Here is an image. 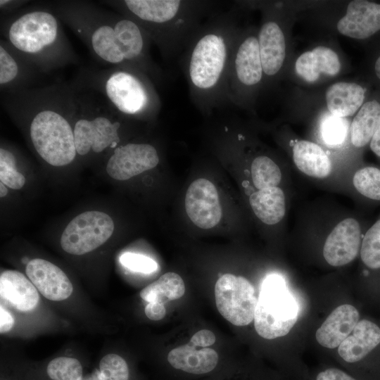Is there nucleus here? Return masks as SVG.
Instances as JSON below:
<instances>
[{"label":"nucleus","mask_w":380,"mask_h":380,"mask_svg":"<svg viewBox=\"0 0 380 380\" xmlns=\"http://www.w3.org/2000/svg\"><path fill=\"white\" fill-rule=\"evenodd\" d=\"M241 30L234 8L215 12L201 25L182 53L181 66L190 99L205 114L229 103L228 71Z\"/></svg>","instance_id":"nucleus-1"},{"label":"nucleus","mask_w":380,"mask_h":380,"mask_svg":"<svg viewBox=\"0 0 380 380\" xmlns=\"http://www.w3.org/2000/svg\"><path fill=\"white\" fill-rule=\"evenodd\" d=\"M124 4L165 60L182 53L201 25L216 12L211 1L127 0Z\"/></svg>","instance_id":"nucleus-2"},{"label":"nucleus","mask_w":380,"mask_h":380,"mask_svg":"<svg viewBox=\"0 0 380 380\" xmlns=\"http://www.w3.org/2000/svg\"><path fill=\"white\" fill-rule=\"evenodd\" d=\"M298 305L284 279L276 274L263 280L254 315L256 332L266 339L286 335L297 322Z\"/></svg>","instance_id":"nucleus-3"},{"label":"nucleus","mask_w":380,"mask_h":380,"mask_svg":"<svg viewBox=\"0 0 380 380\" xmlns=\"http://www.w3.org/2000/svg\"><path fill=\"white\" fill-rule=\"evenodd\" d=\"M265 78L258 32L241 30L231 56L227 76L229 103L247 107Z\"/></svg>","instance_id":"nucleus-4"},{"label":"nucleus","mask_w":380,"mask_h":380,"mask_svg":"<svg viewBox=\"0 0 380 380\" xmlns=\"http://www.w3.org/2000/svg\"><path fill=\"white\" fill-rule=\"evenodd\" d=\"M30 130L34 148L49 164L64 166L74 160L77 153L74 132L61 115L42 110L33 118Z\"/></svg>","instance_id":"nucleus-5"},{"label":"nucleus","mask_w":380,"mask_h":380,"mask_svg":"<svg viewBox=\"0 0 380 380\" xmlns=\"http://www.w3.org/2000/svg\"><path fill=\"white\" fill-rule=\"evenodd\" d=\"M106 91L120 112L139 115L160 110V102L151 86L140 75L130 71L114 72L106 83Z\"/></svg>","instance_id":"nucleus-6"},{"label":"nucleus","mask_w":380,"mask_h":380,"mask_svg":"<svg viewBox=\"0 0 380 380\" xmlns=\"http://www.w3.org/2000/svg\"><path fill=\"white\" fill-rule=\"evenodd\" d=\"M219 312L235 326H246L253 319L258 303L255 289L245 277L232 274L222 275L215 286Z\"/></svg>","instance_id":"nucleus-7"},{"label":"nucleus","mask_w":380,"mask_h":380,"mask_svg":"<svg viewBox=\"0 0 380 380\" xmlns=\"http://www.w3.org/2000/svg\"><path fill=\"white\" fill-rule=\"evenodd\" d=\"M114 222L106 213L87 211L74 217L63 230L60 243L68 253H89L103 244L112 235Z\"/></svg>","instance_id":"nucleus-8"},{"label":"nucleus","mask_w":380,"mask_h":380,"mask_svg":"<svg viewBox=\"0 0 380 380\" xmlns=\"http://www.w3.org/2000/svg\"><path fill=\"white\" fill-rule=\"evenodd\" d=\"M58 23L51 13L35 11L23 15L11 26L8 37L21 51L37 53L52 44L57 36Z\"/></svg>","instance_id":"nucleus-9"},{"label":"nucleus","mask_w":380,"mask_h":380,"mask_svg":"<svg viewBox=\"0 0 380 380\" xmlns=\"http://www.w3.org/2000/svg\"><path fill=\"white\" fill-rule=\"evenodd\" d=\"M156 148L149 144L130 143L116 148L109 158L106 172L116 180H127L151 170L159 163Z\"/></svg>","instance_id":"nucleus-10"},{"label":"nucleus","mask_w":380,"mask_h":380,"mask_svg":"<svg viewBox=\"0 0 380 380\" xmlns=\"http://www.w3.org/2000/svg\"><path fill=\"white\" fill-rule=\"evenodd\" d=\"M185 209L197 227L210 229L217 225L222 217V208L215 186L204 178L194 181L186 193Z\"/></svg>","instance_id":"nucleus-11"},{"label":"nucleus","mask_w":380,"mask_h":380,"mask_svg":"<svg viewBox=\"0 0 380 380\" xmlns=\"http://www.w3.org/2000/svg\"><path fill=\"white\" fill-rule=\"evenodd\" d=\"M361 227L353 217L346 218L335 226L327 236L323 255L331 266L348 264L357 255L362 243Z\"/></svg>","instance_id":"nucleus-12"},{"label":"nucleus","mask_w":380,"mask_h":380,"mask_svg":"<svg viewBox=\"0 0 380 380\" xmlns=\"http://www.w3.org/2000/svg\"><path fill=\"white\" fill-rule=\"evenodd\" d=\"M120 126L118 122H112L101 116L79 120L73 129L77 153L84 156L91 150L100 153L109 146L115 148L120 142Z\"/></svg>","instance_id":"nucleus-13"},{"label":"nucleus","mask_w":380,"mask_h":380,"mask_svg":"<svg viewBox=\"0 0 380 380\" xmlns=\"http://www.w3.org/2000/svg\"><path fill=\"white\" fill-rule=\"evenodd\" d=\"M258 32L259 51L265 78L274 77L281 71L286 56V42L284 30L276 18L265 13Z\"/></svg>","instance_id":"nucleus-14"},{"label":"nucleus","mask_w":380,"mask_h":380,"mask_svg":"<svg viewBox=\"0 0 380 380\" xmlns=\"http://www.w3.org/2000/svg\"><path fill=\"white\" fill-rule=\"evenodd\" d=\"M25 272L36 289L46 298L61 301L67 299L72 293V284L64 272L41 258L30 260Z\"/></svg>","instance_id":"nucleus-15"},{"label":"nucleus","mask_w":380,"mask_h":380,"mask_svg":"<svg viewBox=\"0 0 380 380\" xmlns=\"http://www.w3.org/2000/svg\"><path fill=\"white\" fill-rule=\"evenodd\" d=\"M336 27L340 34L353 39L372 36L380 30V4L365 0L350 1Z\"/></svg>","instance_id":"nucleus-16"},{"label":"nucleus","mask_w":380,"mask_h":380,"mask_svg":"<svg viewBox=\"0 0 380 380\" xmlns=\"http://www.w3.org/2000/svg\"><path fill=\"white\" fill-rule=\"evenodd\" d=\"M341 69V63L336 52L322 45L303 52L295 63L296 75L308 83H315L322 76L334 77Z\"/></svg>","instance_id":"nucleus-17"},{"label":"nucleus","mask_w":380,"mask_h":380,"mask_svg":"<svg viewBox=\"0 0 380 380\" xmlns=\"http://www.w3.org/2000/svg\"><path fill=\"white\" fill-rule=\"evenodd\" d=\"M357 310L349 304H343L333 310L315 334L316 340L322 346L335 348L348 337L357 322Z\"/></svg>","instance_id":"nucleus-18"},{"label":"nucleus","mask_w":380,"mask_h":380,"mask_svg":"<svg viewBox=\"0 0 380 380\" xmlns=\"http://www.w3.org/2000/svg\"><path fill=\"white\" fill-rule=\"evenodd\" d=\"M380 343V328L374 322L362 319L340 344L338 353L344 362L355 364L362 360Z\"/></svg>","instance_id":"nucleus-19"},{"label":"nucleus","mask_w":380,"mask_h":380,"mask_svg":"<svg viewBox=\"0 0 380 380\" xmlns=\"http://www.w3.org/2000/svg\"><path fill=\"white\" fill-rule=\"evenodd\" d=\"M0 295L2 299L21 312L34 310L39 300L32 281L16 270H6L1 274Z\"/></svg>","instance_id":"nucleus-20"},{"label":"nucleus","mask_w":380,"mask_h":380,"mask_svg":"<svg viewBox=\"0 0 380 380\" xmlns=\"http://www.w3.org/2000/svg\"><path fill=\"white\" fill-rule=\"evenodd\" d=\"M167 361L177 369L193 374H203L216 367L218 355L212 348L197 349L188 343L171 350L167 355Z\"/></svg>","instance_id":"nucleus-21"},{"label":"nucleus","mask_w":380,"mask_h":380,"mask_svg":"<svg viewBox=\"0 0 380 380\" xmlns=\"http://www.w3.org/2000/svg\"><path fill=\"white\" fill-rule=\"evenodd\" d=\"M365 97V89L360 84L338 82L330 85L325 93L327 109L331 115L346 118L356 113Z\"/></svg>","instance_id":"nucleus-22"},{"label":"nucleus","mask_w":380,"mask_h":380,"mask_svg":"<svg viewBox=\"0 0 380 380\" xmlns=\"http://www.w3.org/2000/svg\"><path fill=\"white\" fill-rule=\"evenodd\" d=\"M293 160L298 169L308 176L323 179L332 170L331 161L317 144L298 140L292 146Z\"/></svg>","instance_id":"nucleus-23"},{"label":"nucleus","mask_w":380,"mask_h":380,"mask_svg":"<svg viewBox=\"0 0 380 380\" xmlns=\"http://www.w3.org/2000/svg\"><path fill=\"white\" fill-rule=\"evenodd\" d=\"M115 42L127 61L146 63V39L144 30L131 18L118 20L114 26Z\"/></svg>","instance_id":"nucleus-24"},{"label":"nucleus","mask_w":380,"mask_h":380,"mask_svg":"<svg viewBox=\"0 0 380 380\" xmlns=\"http://www.w3.org/2000/svg\"><path fill=\"white\" fill-rule=\"evenodd\" d=\"M249 202L255 215L265 224H277L285 215V195L278 186L253 192L250 196Z\"/></svg>","instance_id":"nucleus-25"},{"label":"nucleus","mask_w":380,"mask_h":380,"mask_svg":"<svg viewBox=\"0 0 380 380\" xmlns=\"http://www.w3.org/2000/svg\"><path fill=\"white\" fill-rule=\"evenodd\" d=\"M380 126V103L372 100L363 103L350 126L351 144L362 148L369 144Z\"/></svg>","instance_id":"nucleus-26"},{"label":"nucleus","mask_w":380,"mask_h":380,"mask_svg":"<svg viewBox=\"0 0 380 380\" xmlns=\"http://www.w3.org/2000/svg\"><path fill=\"white\" fill-rule=\"evenodd\" d=\"M185 292L182 277L175 272H167L140 291V297L148 302L165 303L180 298Z\"/></svg>","instance_id":"nucleus-27"},{"label":"nucleus","mask_w":380,"mask_h":380,"mask_svg":"<svg viewBox=\"0 0 380 380\" xmlns=\"http://www.w3.org/2000/svg\"><path fill=\"white\" fill-rule=\"evenodd\" d=\"M91 45L95 53L110 63H120L125 60L115 37L114 28L108 25L98 27L91 36Z\"/></svg>","instance_id":"nucleus-28"},{"label":"nucleus","mask_w":380,"mask_h":380,"mask_svg":"<svg viewBox=\"0 0 380 380\" xmlns=\"http://www.w3.org/2000/svg\"><path fill=\"white\" fill-rule=\"evenodd\" d=\"M251 171L253 182L258 189L277 186L281 179L279 166L267 156L255 157L252 161Z\"/></svg>","instance_id":"nucleus-29"},{"label":"nucleus","mask_w":380,"mask_h":380,"mask_svg":"<svg viewBox=\"0 0 380 380\" xmlns=\"http://www.w3.org/2000/svg\"><path fill=\"white\" fill-rule=\"evenodd\" d=\"M353 184L356 191L371 201H380V169L365 166L353 175Z\"/></svg>","instance_id":"nucleus-30"},{"label":"nucleus","mask_w":380,"mask_h":380,"mask_svg":"<svg viewBox=\"0 0 380 380\" xmlns=\"http://www.w3.org/2000/svg\"><path fill=\"white\" fill-rule=\"evenodd\" d=\"M320 137L324 143L331 148H338L346 141L350 127L345 118L327 115L321 122Z\"/></svg>","instance_id":"nucleus-31"},{"label":"nucleus","mask_w":380,"mask_h":380,"mask_svg":"<svg viewBox=\"0 0 380 380\" xmlns=\"http://www.w3.org/2000/svg\"><path fill=\"white\" fill-rule=\"evenodd\" d=\"M360 251L361 260L367 267L380 269V218L365 233Z\"/></svg>","instance_id":"nucleus-32"},{"label":"nucleus","mask_w":380,"mask_h":380,"mask_svg":"<svg viewBox=\"0 0 380 380\" xmlns=\"http://www.w3.org/2000/svg\"><path fill=\"white\" fill-rule=\"evenodd\" d=\"M48 376L53 380H82V367L75 358L59 357L47 365Z\"/></svg>","instance_id":"nucleus-33"},{"label":"nucleus","mask_w":380,"mask_h":380,"mask_svg":"<svg viewBox=\"0 0 380 380\" xmlns=\"http://www.w3.org/2000/svg\"><path fill=\"white\" fill-rule=\"evenodd\" d=\"M0 180L13 189H20L25 183L24 175L15 169L14 156L4 148L0 149Z\"/></svg>","instance_id":"nucleus-34"},{"label":"nucleus","mask_w":380,"mask_h":380,"mask_svg":"<svg viewBox=\"0 0 380 380\" xmlns=\"http://www.w3.org/2000/svg\"><path fill=\"white\" fill-rule=\"evenodd\" d=\"M101 380H129L126 361L117 354H108L99 362Z\"/></svg>","instance_id":"nucleus-35"},{"label":"nucleus","mask_w":380,"mask_h":380,"mask_svg":"<svg viewBox=\"0 0 380 380\" xmlns=\"http://www.w3.org/2000/svg\"><path fill=\"white\" fill-rule=\"evenodd\" d=\"M126 268L141 273H151L157 270V263L151 258L134 253H125L120 258Z\"/></svg>","instance_id":"nucleus-36"},{"label":"nucleus","mask_w":380,"mask_h":380,"mask_svg":"<svg viewBox=\"0 0 380 380\" xmlns=\"http://www.w3.org/2000/svg\"><path fill=\"white\" fill-rule=\"evenodd\" d=\"M18 67L13 58L2 46L0 47V83L12 81L18 75Z\"/></svg>","instance_id":"nucleus-37"},{"label":"nucleus","mask_w":380,"mask_h":380,"mask_svg":"<svg viewBox=\"0 0 380 380\" xmlns=\"http://www.w3.org/2000/svg\"><path fill=\"white\" fill-rule=\"evenodd\" d=\"M314 380H357L354 376L336 367L320 370Z\"/></svg>","instance_id":"nucleus-38"},{"label":"nucleus","mask_w":380,"mask_h":380,"mask_svg":"<svg viewBox=\"0 0 380 380\" xmlns=\"http://www.w3.org/2000/svg\"><path fill=\"white\" fill-rule=\"evenodd\" d=\"M215 340L213 332L208 329H202L195 333L189 343L196 347L208 348L214 344Z\"/></svg>","instance_id":"nucleus-39"},{"label":"nucleus","mask_w":380,"mask_h":380,"mask_svg":"<svg viewBox=\"0 0 380 380\" xmlns=\"http://www.w3.org/2000/svg\"><path fill=\"white\" fill-rule=\"evenodd\" d=\"M144 312L148 319L154 321L162 319L166 314L164 304L156 302L148 303Z\"/></svg>","instance_id":"nucleus-40"},{"label":"nucleus","mask_w":380,"mask_h":380,"mask_svg":"<svg viewBox=\"0 0 380 380\" xmlns=\"http://www.w3.org/2000/svg\"><path fill=\"white\" fill-rule=\"evenodd\" d=\"M14 324L12 315L1 305L0 307V333L4 334L11 329Z\"/></svg>","instance_id":"nucleus-41"},{"label":"nucleus","mask_w":380,"mask_h":380,"mask_svg":"<svg viewBox=\"0 0 380 380\" xmlns=\"http://www.w3.org/2000/svg\"><path fill=\"white\" fill-rule=\"evenodd\" d=\"M369 146L372 151L380 158V126L372 137L369 142Z\"/></svg>","instance_id":"nucleus-42"},{"label":"nucleus","mask_w":380,"mask_h":380,"mask_svg":"<svg viewBox=\"0 0 380 380\" xmlns=\"http://www.w3.org/2000/svg\"><path fill=\"white\" fill-rule=\"evenodd\" d=\"M374 71L376 77L380 80V56L376 59L375 62Z\"/></svg>","instance_id":"nucleus-43"},{"label":"nucleus","mask_w":380,"mask_h":380,"mask_svg":"<svg viewBox=\"0 0 380 380\" xmlns=\"http://www.w3.org/2000/svg\"><path fill=\"white\" fill-rule=\"evenodd\" d=\"M8 194V189L2 182L0 183V196L4 197Z\"/></svg>","instance_id":"nucleus-44"}]
</instances>
